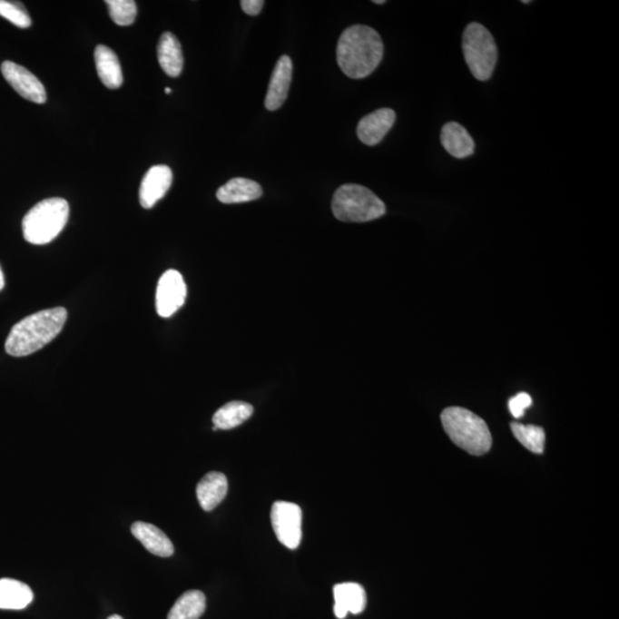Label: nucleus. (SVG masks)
<instances>
[{
    "label": "nucleus",
    "mask_w": 619,
    "mask_h": 619,
    "mask_svg": "<svg viewBox=\"0 0 619 619\" xmlns=\"http://www.w3.org/2000/svg\"><path fill=\"white\" fill-rule=\"evenodd\" d=\"M385 46L380 34L368 25H355L344 30L339 39L337 59L344 75L361 80L381 64Z\"/></svg>",
    "instance_id": "f257e3e1"
},
{
    "label": "nucleus",
    "mask_w": 619,
    "mask_h": 619,
    "mask_svg": "<svg viewBox=\"0 0 619 619\" xmlns=\"http://www.w3.org/2000/svg\"><path fill=\"white\" fill-rule=\"evenodd\" d=\"M64 308L43 310L12 327L5 350L12 357H25L41 350L58 337L67 320Z\"/></svg>",
    "instance_id": "f03ea898"
},
{
    "label": "nucleus",
    "mask_w": 619,
    "mask_h": 619,
    "mask_svg": "<svg viewBox=\"0 0 619 619\" xmlns=\"http://www.w3.org/2000/svg\"><path fill=\"white\" fill-rule=\"evenodd\" d=\"M440 420L448 437L469 455L483 456L490 451L492 436L482 418L462 408L444 409Z\"/></svg>",
    "instance_id": "7ed1b4c3"
},
{
    "label": "nucleus",
    "mask_w": 619,
    "mask_h": 619,
    "mask_svg": "<svg viewBox=\"0 0 619 619\" xmlns=\"http://www.w3.org/2000/svg\"><path fill=\"white\" fill-rule=\"evenodd\" d=\"M69 204L61 198L43 200L30 209L22 221L24 237L33 245H46L58 237L67 224Z\"/></svg>",
    "instance_id": "20e7f679"
},
{
    "label": "nucleus",
    "mask_w": 619,
    "mask_h": 619,
    "mask_svg": "<svg viewBox=\"0 0 619 619\" xmlns=\"http://www.w3.org/2000/svg\"><path fill=\"white\" fill-rule=\"evenodd\" d=\"M334 216L347 223H366L386 215L382 200L368 187L347 184L335 192L331 201Z\"/></svg>",
    "instance_id": "39448f33"
},
{
    "label": "nucleus",
    "mask_w": 619,
    "mask_h": 619,
    "mask_svg": "<svg viewBox=\"0 0 619 619\" xmlns=\"http://www.w3.org/2000/svg\"><path fill=\"white\" fill-rule=\"evenodd\" d=\"M462 51L473 76L482 82L490 80L498 61V47L489 30L477 22L469 24L462 36Z\"/></svg>",
    "instance_id": "423d86ee"
},
{
    "label": "nucleus",
    "mask_w": 619,
    "mask_h": 619,
    "mask_svg": "<svg viewBox=\"0 0 619 619\" xmlns=\"http://www.w3.org/2000/svg\"><path fill=\"white\" fill-rule=\"evenodd\" d=\"M271 522L279 542L295 549L302 540V509L294 503L276 501L272 506Z\"/></svg>",
    "instance_id": "0eeeda50"
},
{
    "label": "nucleus",
    "mask_w": 619,
    "mask_h": 619,
    "mask_svg": "<svg viewBox=\"0 0 619 619\" xmlns=\"http://www.w3.org/2000/svg\"><path fill=\"white\" fill-rule=\"evenodd\" d=\"M187 295L184 278L176 270H168L160 278L156 290V311L162 318L174 315L185 303Z\"/></svg>",
    "instance_id": "6e6552de"
},
{
    "label": "nucleus",
    "mask_w": 619,
    "mask_h": 619,
    "mask_svg": "<svg viewBox=\"0 0 619 619\" xmlns=\"http://www.w3.org/2000/svg\"><path fill=\"white\" fill-rule=\"evenodd\" d=\"M2 74L13 89L21 95L22 98L29 100L34 103H45L46 91L42 82L38 80L33 73L22 65L5 61L2 64Z\"/></svg>",
    "instance_id": "1a4fd4ad"
},
{
    "label": "nucleus",
    "mask_w": 619,
    "mask_h": 619,
    "mask_svg": "<svg viewBox=\"0 0 619 619\" xmlns=\"http://www.w3.org/2000/svg\"><path fill=\"white\" fill-rule=\"evenodd\" d=\"M172 184V172L168 165H154L142 182L139 199L145 209H151L164 198Z\"/></svg>",
    "instance_id": "9d476101"
},
{
    "label": "nucleus",
    "mask_w": 619,
    "mask_h": 619,
    "mask_svg": "<svg viewBox=\"0 0 619 619\" xmlns=\"http://www.w3.org/2000/svg\"><path fill=\"white\" fill-rule=\"evenodd\" d=\"M395 122L396 113L391 108L378 109L360 120L357 126V134L365 145L375 146L383 141Z\"/></svg>",
    "instance_id": "9b49d317"
},
{
    "label": "nucleus",
    "mask_w": 619,
    "mask_h": 619,
    "mask_svg": "<svg viewBox=\"0 0 619 619\" xmlns=\"http://www.w3.org/2000/svg\"><path fill=\"white\" fill-rule=\"evenodd\" d=\"M291 77H293V63L290 56L282 55L274 67L267 98H265V107L269 111H277L286 102Z\"/></svg>",
    "instance_id": "f8f14e48"
},
{
    "label": "nucleus",
    "mask_w": 619,
    "mask_h": 619,
    "mask_svg": "<svg viewBox=\"0 0 619 619\" xmlns=\"http://www.w3.org/2000/svg\"><path fill=\"white\" fill-rule=\"evenodd\" d=\"M335 616L343 619L348 613L359 614L364 612L368 598L363 586L356 583L338 584L334 586Z\"/></svg>",
    "instance_id": "ddd939ff"
},
{
    "label": "nucleus",
    "mask_w": 619,
    "mask_h": 619,
    "mask_svg": "<svg viewBox=\"0 0 619 619\" xmlns=\"http://www.w3.org/2000/svg\"><path fill=\"white\" fill-rule=\"evenodd\" d=\"M131 533L152 555L169 557L174 553L172 540L158 526L150 525V523L136 522L131 526Z\"/></svg>",
    "instance_id": "4468645a"
},
{
    "label": "nucleus",
    "mask_w": 619,
    "mask_h": 619,
    "mask_svg": "<svg viewBox=\"0 0 619 619\" xmlns=\"http://www.w3.org/2000/svg\"><path fill=\"white\" fill-rule=\"evenodd\" d=\"M229 482L224 474L211 472L196 486V496L203 511L211 512L228 495Z\"/></svg>",
    "instance_id": "2eb2a0df"
},
{
    "label": "nucleus",
    "mask_w": 619,
    "mask_h": 619,
    "mask_svg": "<svg viewBox=\"0 0 619 619\" xmlns=\"http://www.w3.org/2000/svg\"><path fill=\"white\" fill-rule=\"evenodd\" d=\"M440 142L448 154L456 159L469 158L474 154L475 142L468 131L457 122H448L443 126Z\"/></svg>",
    "instance_id": "dca6fc26"
},
{
    "label": "nucleus",
    "mask_w": 619,
    "mask_h": 619,
    "mask_svg": "<svg viewBox=\"0 0 619 619\" xmlns=\"http://www.w3.org/2000/svg\"><path fill=\"white\" fill-rule=\"evenodd\" d=\"M263 195L259 182L247 178H233L217 191V199L226 204L255 201Z\"/></svg>",
    "instance_id": "f3484780"
},
{
    "label": "nucleus",
    "mask_w": 619,
    "mask_h": 619,
    "mask_svg": "<svg viewBox=\"0 0 619 619\" xmlns=\"http://www.w3.org/2000/svg\"><path fill=\"white\" fill-rule=\"evenodd\" d=\"M95 67L103 85L108 89H119L123 84L119 56L106 45H99L94 52Z\"/></svg>",
    "instance_id": "a211bd4d"
},
{
    "label": "nucleus",
    "mask_w": 619,
    "mask_h": 619,
    "mask_svg": "<svg viewBox=\"0 0 619 619\" xmlns=\"http://www.w3.org/2000/svg\"><path fill=\"white\" fill-rule=\"evenodd\" d=\"M158 58L161 68L170 77H178L184 67V55L180 41L172 33H164L158 45Z\"/></svg>",
    "instance_id": "6ab92c4d"
},
{
    "label": "nucleus",
    "mask_w": 619,
    "mask_h": 619,
    "mask_svg": "<svg viewBox=\"0 0 619 619\" xmlns=\"http://www.w3.org/2000/svg\"><path fill=\"white\" fill-rule=\"evenodd\" d=\"M34 593L27 584L15 579H0V609L21 610L33 603Z\"/></svg>",
    "instance_id": "aec40b11"
},
{
    "label": "nucleus",
    "mask_w": 619,
    "mask_h": 619,
    "mask_svg": "<svg viewBox=\"0 0 619 619\" xmlns=\"http://www.w3.org/2000/svg\"><path fill=\"white\" fill-rule=\"evenodd\" d=\"M252 412H254V408L251 404L239 402V400L228 403L213 414V430L233 429L247 421Z\"/></svg>",
    "instance_id": "412c9836"
},
{
    "label": "nucleus",
    "mask_w": 619,
    "mask_h": 619,
    "mask_svg": "<svg viewBox=\"0 0 619 619\" xmlns=\"http://www.w3.org/2000/svg\"><path fill=\"white\" fill-rule=\"evenodd\" d=\"M206 612V595L201 591L184 593L173 604L168 619H199Z\"/></svg>",
    "instance_id": "4be33fe9"
},
{
    "label": "nucleus",
    "mask_w": 619,
    "mask_h": 619,
    "mask_svg": "<svg viewBox=\"0 0 619 619\" xmlns=\"http://www.w3.org/2000/svg\"><path fill=\"white\" fill-rule=\"evenodd\" d=\"M512 433L527 450L542 455L545 447V431L542 427L513 422Z\"/></svg>",
    "instance_id": "5701e85b"
},
{
    "label": "nucleus",
    "mask_w": 619,
    "mask_h": 619,
    "mask_svg": "<svg viewBox=\"0 0 619 619\" xmlns=\"http://www.w3.org/2000/svg\"><path fill=\"white\" fill-rule=\"evenodd\" d=\"M109 15L116 25L126 27L133 24L137 17V4L133 0H108Z\"/></svg>",
    "instance_id": "b1692460"
},
{
    "label": "nucleus",
    "mask_w": 619,
    "mask_h": 619,
    "mask_svg": "<svg viewBox=\"0 0 619 619\" xmlns=\"http://www.w3.org/2000/svg\"><path fill=\"white\" fill-rule=\"evenodd\" d=\"M0 16L19 28H29L32 25L27 10L20 3L0 0Z\"/></svg>",
    "instance_id": "393cba45"
},
{
    "label": "nucleus",
    "mask_w": 619,
    "mask_h": 619,
    "mask_svg": "<svg viewBox=\"0 0 619 619\" xmlns=\"http://www.w3.org/2000/svg\"><path fill=\"white\" fill-rule=\"evenodd\" d=\"M531 404H533V399L530 395L521 392L509 400L508 408L514 418H520L525 416L526 409L530 408Z\"/></svg>",
    "instance_id": "a878e982"
},
{
    "label": "nucleus",
    "mask_w": 619,
    "mask_h": 619,
    "mask_svg": "<svg viewBox=\"0 0 619 619\" xmlns=\"http://www.w3.org/2000/svg\"><path fill=\"white\" fill-rule=\"evenodd\" d=\"M240 4H241L242 10L246 15L256 16L263 10L265 3L263 0H242Z\"/></svg>",
    "instance_id": "bb28decb"
},
{
    "label": "nucleus",
    "mask_w": 619,
    "mask_h": 619,
    "mask_svg": "<svg viewBox=\"0 0 619 619\" xmlns=\"http://www.w3.org/2000/svg\"><path fill=\"white\" fill-rule=\"evenodd\" d=\"M4 286H5V279H4L2 269H0V290L4 289Z\"/></svg>",
    "instance_id": "cd10ccee"
},
{
    "label": "nucleus",
    "mask_w": 619,
    "mask_h": 619,
    "mask_svg": "<svg viewBox=\"0 0 619 619\" xmlns=\"http://www.w3.org/2000/svg\"><path fill=\"white\" fill-rule=\"evenodd\" d=\"M374 4H378V5H382V4H386L385 0H374Z\"/></svg>",
    "instance_id": "c85d7f7f"
},
{
    "label": "nucleus",
    "mask_w": 619,
    "mask_h": 619,
    "mask_svg": "<svg viewBox=\"0 0 619 619\" xmlns=\"http://www.w3.org/2000/svg\"><path fill=\"white\" fill-rule=\"evenodd\" d=\"M108 619H123V618H122L121 616H119V614H114V616H111V617H109Z\"/></svg>",
    "instance_id": "c756f323"
},
{
    "label": "nucleus",
    "mask_w": 619,
    "mask_h": 619,
    "mask_svg": "<svg viewBox=\"0 0 619 619\" xmlns=\"http://www.w3.org/2000/svg\"><path fill=\"white\" fill-rule=\"evenodd\" d=\"M172 93V89H169V87H167V89H165V93L169 94V93Z\"/></svg>",
    "instance_id": "7c9ffc66"
},
{
    "label": "nucleus",
    "mask_w": 619,
    "mask_h": 619,
    "mask_svg": "<svg viewBox=\"0 0 619 619\" xmlns=\"http://www.w3.org/2000/svg\"><path fill=\"white\" fill-rule=\"evenodd\" d=\"M523 4H531V2H527V0H525V2H522Z\"/></svg>",
    "instance_id": "2f4dec72"
}]
</instances>
